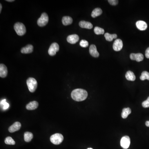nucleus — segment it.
<instances>
[{
    "label": "nucleus",
    "mask_w": 149,
    "mask_h": 149,
    "mask_svg": "<svg viewBox=\"0 0 149 149\" xmlns=\"http://www.w3.org/2000/svg\"><path fill=\"white\" fill-rule=\"evenodd\" d=\"M71 97L72 99L77 101H83L86 99L88 96V93L85 90L76 89L72 92Z\"/></svg>",
    "instance_id": "1"
},
{
    "label": "nucleus",
    "mask_w": 149,
    "mask_h": 149,
    "mask_svg": "<svg viewBox=\"0 0 149 149\" xmlns=\"http://www.w3.org/2000/svg\"><path fill=\"white\" fill-rule=\"evenodd\" d=\"M14 28L17 34L19 36H23L26 33V27L22 23L19 22L16 23L14 24Z\"/></svg>",
    "instance_id": "2"
},
{
    "label": "nucleus",
    "mask_w": 149,
    "mask_h": 149,
    "mask_svg": "<svg viewBox=\"0 0 149 149\" xmlns=\"http://www.w3.org/2000/svg\"><path fill=\"white\" fill-rule=\"evenodd\" d=\"M27 84L29 91L34 92L37 88V83L36 80L33 78H29L27 80Z\"/></svg>",
    "instance_id": "3"
},
{
    "label": "nucleus",
    "mask_w": 149,
    "mask_h": 149,
    "mask_svg": "<svg viewBox=\"0 0 149 149\" xmlns=\"http://www.w3.org/2000/svg\"><path fill=\"white\" fill-rule=\"evenodd\" d=\"M63 140V136L60 133H56L51 136L50 140L54 145H58L61 144Z\"/></svg>",
    "instance_id": "4"
},
{
    "label": "nucleus",
    "mask_w": 149,
    "mask_h": 149,
    "mask_svg": "<svg viewBox=\"0 0 149 149\" xmlns=\"http://www.w3.org/2000/svg\"><path fill=\"white\" fill-rule=\"evenodd\" d=\"M49 21V17L45 12H43L41 14L40 18L37 20V24L40 27H43L47 24Z\"/></svg>",
    "instance_id": "5"
},
{
    "label": "nucleus",
    "mask_w": 149,
    "mask_h": 149,
    "mask_svg": "<svg viewBox=\"0 0 149 149\" xmlns=\"http://www.w3.org/2000/svg\"><path fill=\"white\" fill-rule=\"evenodd\" d=\"M59 45L58 43H53L50 46L48 50L49 55L51 56H55L56 52L59 51Z\"/></svg>",
    "instance_id": "6"
},
{
    "label": "nucleus",
    "mask_w": 149,
    "mask_h": 149,
    "mask_svg": "<svg viewBox=\"0 0 149 149\" xmlns=\"http://www.w3.org/2000/svg\"><path fill=\"white\" fill-rule=\"evenodd\" d=\"M130 140L129 137L125 136L121 140V145L124 149H127L130 145Z\"/></svg>",
    "instance_id": "7"
},
{
    "label": "nucleus",
    "mask_w": 149,
    "mask_h": 149,
    "mask_svg": "<svg viewBox=\"0 0 149 149\" xmlns=\"http://www.w3.org/2000/svg\"><path fill=\"white\" fill-rule=\"evenodd\" d=\"M123 47V43L121 39H116L114 42L113 48L114 51H119L122 49Z\"/></svg>",
    "instance_id": "8"
},
{
    "label": "nucleus",
    "mask_w": 149,
    "mask_h": 149,
    "mask_svg": "<svg viewBox=\"0 0 149 149\" xmlns=\"http://www.w3.org/2000/svg\"><path fill=\"white\" fill-rule=\"evenodd\" d=\"M130 58L132 60H135L137 62L141 61L144 59V56L141 53L130 54Z\"/></svg>",
    "instance_id": "9"
},
{
    "label": "nucleus",
    "mask_w": 149,
    "mask_h": 149,
    "mask_svg": "<svg viewBox=\"0 0 149 149\" xmlns=\"http://www.w3.org/2000/svg\"><path fill=\"white\" fill-rule=\"evenodd\" d=\"M21 124L19 122H16L9 128L8 130L10 132H14L20 129Z\"/></svg>",
    "instance_id": "10"
},
{
    "label": "nucleus",
    "mask_w": 149,
    "mask_h": 149,
    "mask_svg": "<svg viewBox=\"0 0 149 149\" xmlns=\"http://www.w3.org/2000/svg\"><path fill=\"white\" fill-rule=\"evenodd\" d=\"M79 40V37L77 34H72L68 36L67 40L68 42L71 44L76 43Z\"/></svg>",
    "instance_id": "11"
},
{
    "label": "nucleus",
    "mask_w": 149,
    "mask_h": 149,
    "mask_svg": "<svg viewBox=\"0 0 149 149\" xmlns=\"http://www.w3.org/2000/svg\"><path fill=\"white\" fill-rule=\"evenodd\" d=\"M89 52L90 55L93 57L97 58L99 56V53L96 49V46L94 44L91 45L89 48Z\"/></svg>",
    "instance_id": "12"
},
{
    "label": "nucleus",
    "mask_w": 149,
    "mask_h": 149,
    "mask_svg": "<svg viewBox=\"0 0 149 149\" xmlns=\"http://www.w3.org/2000/svg\"><path fill=\"white\" fill-rule=\"evenodd\" d=\"M7 68L4 64H1L0 65V77L1 78H4L7 76Z\"/></svg>",
    "instance_id": "13"
},
{
    "label": "nucleus",
    "mask_w": 149,
    "mask_h": 149,
    "mask_svg": "<svg viewBox=\"0 0 149 149\" xmlns=\"http://www.w3.org/2000/svg\"><path fill=\"white\" fill-rule=\"evenodd\" d=\"M136 25L137 27L141 31L146 30L147 27V23L143 21H138L136 23Z\"/></svg>",
    "instance_id": "14"
},
{
    "label": "nucleus",
    "mask_w": 149,
    "mask_h": 149,
    "mask_svg": "<svg viewBox=\"0 0 149 149\" xmlns=\"http://www.w3.org/2000/svg\"><path fill=\"white\" fill-rule=\"evenodd\" d=\"M33 48L34 47L32 45L28 44L26 47H23L21 49V52L23 54H29L33 52Z\"/></svg>",
    "instance_id": "15"
},
{
    "label": "nucleus",
    "mask_w": 149,
    "mask_h": 149,
    "mask_svg": "<svg viewBox=\"0 0 149 149\" xmlns=\"http://www.w3.org/2000/svg\"><path fill=\"white\" fill-rule=\"evenodd\" d=\"M39 106L38 103L36 101H31L26 106V109L29 110L36 109Z\"/></svg>",
    "instance_id": "16"
},
{
    "label": "nucleus",
    "mask_w": 149,
    "mask_h": 149,
    "mask_svg": "<svg viewBox=\"0 0 149 149\" xmlns=\"http://www.w3.org/2000/svg\"><path fill=\"white\" fill-rule=\"evenodd\" d=\"M79 26L83 28L91 29L93 27L92 24L90 22H86L85 21H81L79 23Z\"/></svg>",
    "instance_id": "17"
},
{
    "label": "nucleus",
    "mask_w": 149,
    "mask_h": 149,
    "mask_svg": "<svg viewBox=\"0 0 149 149\" xmlns=\"http://www.w3.org/2000/svg\"><path fill=\"white\" fill-rule=\"evenodd\" d=\"M62 23L65 26H67L72 23V19L70 16H64L62 18Z\"/></svg>",
    "instance_id": "18"
},
{
    "label": "nucleus",
    "mask_w": 149,
    "mask_h": 149,
    "mask_svg": "<svg viewBox=\"0 0 149 149\" xmlns=\"http://www.w3.org/2000/svg\"><path fill=\"white\" fill-rule=\"evenodd\" d=\"M125 78L126 79L129 81H134L136 80V76L133 72L131 71H128L125 74Z\"/></svg>",
    "instance_id": "19"
},
{
    "label": "nucleus",
    "mask_w": 149,
    "mask_h": 149,
    "mask_svg": "<svg viewBox=\"0 0 149 149\" xmlns=\"http://www.w3.org/2000/svg\"><path fill=\"white\" fill-rule=\"evenodd\" d=\"M102 13V11L101 8H95L92 12L91 16L93 18H96L97 17L100 16Z\"/></svg>",
    "instance_id": "20"
},
{
    "label": "nucleus",
    "mask_w": 149,
    "mask_h": 149,
    "mask_svg": "<svg viewBox=\"0 0 149 149\" xmlns=\"http://www.w3.org/2000/svg\"><path fill=\"white\" fill-rule=\"evenodd\" d=\"M131 113V110L130 108H124L122 111L121 116L123 118H126Z\"/></svg>",
    "instance_id": "21"
},
{
    "label": "nucleus",
    "mask_w": 149,
    "mask_h": 149,
    "mask_svg": "<svg viewBox=\"0 0 149 149\" xmlns=\"http://www.w3.org/2000/svg\"><path fill=\"white\" fill-rule=\"evenodd\" d=\"M33 135L32 133L26 132L24 134V140L26 142H29L33 138Z\"/></svg>",
    "instance_id": "22"
},
{
    "label": "nucleus",
    "mask_w": 149,
    "mask_h": 149,
    "mask_svg": "<svg viewBox=\"0 0 149 149\" xmlns=\"http://www.w3.org/2000/svg\"><path fill=\"white\" fill-rule=\"evenodd\" d=\"M105 37L106 40L107 41H113V39H115L117 37L116 34H110L109 33H106L105 34Z\"/></svg>",
    "instance_id": "23"
},
{
    "label": "nucleus",
    "mask_w": 149,
    "mask_h": 149,
    "mask_svg": "<svg viewBox=\"0 0 149 149\" xmlns=\"http://www.w3.org/2000/svg\"><path fill=\"white\" fill-rule=\"evenodd\" d=\"M94 32L95 34L97 35L103 34L105 33V30L103 28L98 27H95L94 28Z\"/></svg>",
    "instance_id": "24"
},
{
    "label": "nucleus",
    "mask_w": 149,
    "mask_h": 149,
    "mask_svg": "<svg viewBox=\"0 0 149 149\" xmlns=\"http://www.w3.org/2000/svg\"><path fill=\"white\" fill-rule=\"evenodd\" d=\"M140 79L141 80H149V73L148 72L143 71L142 73L141 76L140 77Z\"/></svg>",
    "instance_id": "25"
},
{
    "label": "nucleus",
    "mask_w": 149,
    "mask_h": 149,
    "mask_svg": "<svg viewBox=\"0 0 149 149\" xmlns=\"http://www.w3.org/2000/svg\"><path fill=\"white\" fill-rule=\"evenodd\" d=\"M5 143L6 144L9 145H14L16 144L15 141L10 137H8L5 138Z\"/></svg>",
    "instance_id": "26"
},
{
    "label": "nucleus",
    "mask_w": 149,
    "mask_h": 149,
    "mask_svg": "<svg viewBox=\"0 0 149 149\" xmlns=\"http://www.w3.org/2000/svg\"><path fill=\"white\" fill-rule=\"evenodd\" d=\"M1 105L2 106V108L3 110H6L8 109L9 107V103H8L6 101V99H4L2 100L1 102Z\"/></svg>",
    "instance_id": "27"
},
{
    "label": "nucleus",
    "mask_w": 149,
    "mask_h": 149,
    "mask_svg": "<svg viewBox=\"0 0 149 149\" xmlns=\"http://www.w3.org/2000/svg\"><path fill=\"white\" fill-rule=\"evenodd\" d=\"M80 46L83 48H86L89 45V43L85 40H82L80 43Z\"/></svg>",
    "instance_id": "28"
},
{
    "label": "nucleus",
    "mask_w": 149,
    "mask_h": 149,
    "mask_svg": "<svg viewBox=\"0 0 149 149\" xmlns=\"http://www.w3.org/2000/svg\"><path fill=\"white\" fill-rule=\"evenodd\" d=\"M142 106L144 108L149 107V96L146 100L145 101L142 103Z\"/></svg>",
    "instance_id": "29"
},
{
    "label": "nucleus",
    "mask_w": 149,
    "mask_h": 149,
    "mask_svg": "<svg viewBox=\"0 0 149 149\" xmlns=\"http://www.w3.org/2000/svg\"><path fill=\"white\" fill-rule=\"evenodd\" d=\"M108 2L111 5H116L118 4V1L117 0H109Z\"/></svg>",
    "instance_id": "30"
},
{
    "label": "nucleus",
    "mask_w": 149,
    "mask_h": 149,
    "mask_svg": "<svg viewBox=\"0 0 149 149\" xmlns=\"http://www.w3.org/2000/svg\"><path fill=\"white\" fill-rule=\"evenodd\" d=\"M145 55L146 58H149V47H148L147 49H146L145 51Z\"/></svg>",
    "instance_id": "31"
},
{
    "label": "nucleus",
    "mask_w": 149,
    "mask_h": 149,
    "mask_svg": "<svg viewBox=\"0 0 149 149\" xmlns=\"http://www.w3.org/2000/svg\"><path fill=\"white\" fill-rule=\"evenodd\" d=\"M145 125H146V126L149 127V121H146V123H145Z\"/></svg>",
    "instance_id": "32"
},
{
    "label": "nucleus",
    "mask_w": 149,
    "mask_h": 149,
    "mask_svg": "<svg viewBox=\"0 0 149 149\" xmlns=\"http://www.w3.org/2000/svg\"><path fill=\"white\" fill-rule=\"evenodd\" d=\"M2 6L1 3L0 4V13H1V10H2Z\"/></svg>",
    "instance_id": "33"
},
{
    "label": "nucleus",
    "mask_w": 149,
    "mask_h": 149,
    "mask_svg": "<svg viewBox=\"0 0 149 149\" xmlns=\"http://www.w3.org/2000/svg\"><path fill=\"white\" fill-rule=\"evenodd\" d=\"M6 1H8V2H13L14 1V0H7Z\"/></svg>",
    "instance_id": "34"
},
{
    "label": "nucleus",
    "mask_w": 149,
    "mask_h": 149,
    "mask_svg": "<svg viewBox=\"0 0 149 149\" xmlns=\"http://www.w3.org/2000/svg\"><path fill=\"white\" fill-rule=\"evenodd\" d=\"M92 149V148H88V149Z\"/></svg>",
    "instance_id": "35"
}]
</instances>
